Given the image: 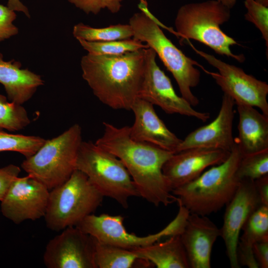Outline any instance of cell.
<instances>
[{
	"instance_id": "9c48e42d",
	"label": "cell",
	"mask_w": 268,
	"mask_h": 268,
	"mask_svg": "<svg viewBox=\"0 0 268 268\" xmlns=\"http://www.w3.org/2000/svg\"><path fill=\"white\" fill-rule=\"evenodd\" d=\"M189 215L188 210L180 206L176 217L165 227L156 233L142 237L127 231L124 225V217L121 215L92 213L76 226L100 242L134 250L151 245L164 237L180 235Z\"/></svg>"
},
{
	"instance_id": "6da1fadb",
	"label": "cell",
	"mask_w": 268,
	"mask_h": 268,
	"mask_svg": "<svg viewBox=\"0 0 268 268\" xmlns=\"http://www.w3.org/2000/svg\"><path fill=\"white\" fill-rule=\"evenodd\" d=\"M103 135L95 143L121 160L130 173L140 197L155 206H167L177 197L167 183L162 168L174 153L132 138L129 127L103 123Z\"/></svg>"
},
{
	"instance_id": "d6986e66",
	"label": "cell",
	"mask_w": 268,
	"mask_h": 268,
	"mask_svg": "<svg viewBox=\"0 0 268 268\" xmlns=\"http://www.w3.org/2000/svg\"><path fill=\"white\" fill-rule=\"evenodd\" d=\"M237 108L238 136L235 142L242 155L268 149V117L251 106L239 105Z\"/></svg>"
},
{
	"instance_id": "4fadbf2b",
	"label": "cell",
	"mask_w": 268,
	"mask_h": 268,
	"mask_svg": "<svg viewBox=\"0 0 268 268\" xmlns=\"http://www.w3.org/2000/svg\"><path fill=\"white\" fill-rule=\"evenodd\" d=\"M50 190L42 183L28 175L18 177L10 185L0 201L2 215L18 224L27 220L44 217Z\"/></svg>"
},
{
	"instance_id": "277c9868",
	"label": "cell",
	"mask_w": 268,
	"mask_h": 268,
	"mask_svg": "<svg viewBox=\"0 0 268 268\" xmlns=\"http://www.w3.org/2000/svg\"><path fill=\"white\" fill-rule=\"evenodd\" d=\"M241 157L235 144L225 161L173 190L177 201L190 213L207 216L220 210L231 200L240 184L236 171Z\"/></svg>"
},
{
	"instance_id": "5bb4252c",
	"label": "cell",
	"mask_w": 268,
	"mask_h": 268,
	"mask_svg": "<svg viewBox=\"0 0 268 268\" xmlns=\"http://www.w3.org/2000/svg\"><path fill=\"white\" fill-rule=\"evenodd\" d=\"M261 205L254 180L244 179L230 201L226 205L223 223L220 228L226 253L232 268H240L237 247L243 226L254 211Z\"/></svg>"
},
{
	"instance_id": "7402d4cb",
	"label": "cell",
	"mask_w": 268,
	"mask_h": 268,
	"mask_svg": "<svg viewBox=\"0 0 268 268\" xmlns=\"http://www.w3.org/2000/svg\"><path fill=\"white\" fill-rule=\"evenodd\" d=\"M239 237L237 256L240 265L249 268H258L259 265L253 252V245L268 237V206L260 205L243 226Z\"/></svg>"
},
{
	"instance_id": "8fae6325",
	"label": "cell",
	"mask_w": 268,
	"mask_h": 268,
	"mask_svg": "<svg viewBox=\"0 0 268 268\" xmlns=\"http://www.w3.org/2000/svg\"><path fill=\"white\" fill-rule=\"evenodd\" d=\"M156 57L152 49H145V67L137 98L160 107L167 114H178L206 121L209 113L195 110L186 100L177 95L170 79L157 64Z\"/></svg>"
},
{
	"instance_id": "d590c367",
	"label": "cell",
	"mask_w": 268,
	"mask_h": 268,
	"mask_svg": "<svg viewBox=\"0 0 268 268\" xmlns=\"http://www.w3.org/2000/svg\"><path fill=\"white\" fill-rule=\"evenodd\" d=\"M221 3H222L225 6L231 9L232 8L235 4L236 2V0H216Z\"/></svg>"
},
{
	"instance_id": "e0dca14e",
	"label": "cell",
	"mask_w": 268,
	"mask_h": 268,
	"mask_svg": "<svg viewBox=\"0 0 268 268\" xmlns=\"http://www.w3.org/2000/svg\"><path fill=\"white\" fill-rule=\"evenodd\" d=\"M220 234V228L207 216L189 214L180 237L191 268H211L212 247Z\"/></svg>"
},
{
	"instance_id": "30bf717a",
	"label": "cell",
	"mask_w": 268,
	"mask_h": 268,
	"mask_svg": "<svg viewBox=\"0 0 268 268\" xmlns=\"http://www.w3.org/2000/svg\"><path fill=\"white\" fill-rule=\"evenodd\" d=\"M192 47L198 54L218 70V72H205L212 76L224 94L232 98L236 105L258 107L268 117V84L266 82L247 74L239 67Z\"/></svg>"
},
{
	"instance_id": "7a4b0ae2",
	"label": "cell",
	"mask_w": 268,
	"mask_h": 268,
	"mask_svg": "<svg viewBox=\"0 0 268 268\" xmlns=\"http://www.w3.org/2000/svg\"><path fill=\"white\" fill-rule=\"evenodd\" d=\"M145 49L119 55L88 53L82 57V77L102 103L115 110L131 109L144 74Z\"/></svg>"
},
{
	"instance_id": "ffe728a7",
	"label": "cell",
	"mask_w": 268,
	"mask_h": 268,
	"mask_svg": "<svg viewBox=\"0 0 268 268\" xmlns=\"http://www.w3.org/2000/svg\"><path fill=\"white\" fill-rule=\"evenodd\" d=\"M19 62L5 61L0 53V83L11 102L22 105L42 85L41 77L27 69H21Z\"/></svg>"
},
{
	"instance_id": "f1b7e54d",
	"label": "cell",
	"mask_w": 268,
	"mask_h": 268,
	"mask_svg": "<svg viewBox=\"0 0 268 268\" xmlns=\"http://www.w3.org/2000/svg\"><path fill=\"white\" fill-rule=\"evenodd\" d=\"M244 5L247 11L245 14L246 20L253 23L261 32L268 48V8L255 0H245Z\"/></svg>"
},
{
	"instance_id": "d6a6232c",
	"label": "cell",
	"mask_w": 268,
	"mask_h": 268,
	"mask_svg": "<svg viewBox=\"0 0 268 268\" xmlns=\"http://www.w3.org/2000/svg\"><path fill=\"white\" fill-rule=\"evenodd\" d=\"M253 252L259 268H268V237L256 242L253 247Z\"/></svg>"
},
{
	"instance_id": "603a6c76",
	"label": "cell",
	"mask_w": 268,
	"mask_h": 268,
	"mask_svg": "<svg viewBox=\"0 0 268 268\" xmlns=\"http://www.w3.org/2000/svg\"><path fill=\"white\" fill-rule=\"evenodd\" d=\"M93 239L96 268H131L138 266V262L143 261L138 257L134 250L105 243L94 238Z\"/></svg>"
},
{
	"instance_id": "ba28073f",
	"label": "cell",
	"mask_w": 268,
	"mask_h": 268,
	"mask_svg": "<svg viewBox=\"0 0 268 268\" xmlns=\"http://www.w3.org/2000/svg\"><path fill=\"white\" fill-rule=\"evenodd\" d=\"M81 128L75 124L59 136L46 139L32 155L22 162V169L49 190L69 179L76 170L82 142Z\"/></svg>"
},
{
	"instance_id": "74e56055",
	"label": "cell",
	"mask_w": 268,
	"mask_h": 268,
	"mask_svg": "<svg viewBox=\"0 0 268 268\" xmlns=\"http://www.w3.org/2000/svg\"><path fill=\"white\" fill-rule=\"evenodd\" d=\"M140 3L147 6V2L146 0H139Z\"/></svg>"
},
{
	"instance_id": "9a60e30c",
	"label": "cell",
	"mask_w": 268,
	"mask_h": 268,
	"mask_svg": "<svg viewBox=\"0 0 268 268\" xmlns=\"http://www.w3.org/2000/svg\"><path fill=\"white\" fill-rule=\"evenodd\" d=\"M230 153L215 148L183 150L172 154L164 164L162 172L173 190L194 180L207 167L223 162Z\"/></svg>"
},
{
	"instance_id": "ac0fdd59",
	"label": "cell",
	"mask_w": 268,
	"mask_h": 268,
	"mask_svg": "<svg viewBox=\"0 0 268 268\" xmlns=\"http://www.w3.org/2000/svg\"><path fill=\"white\" fill-rule=\"evenodd\" d=\"M131 110L134 115V123L129 127L132 138L175 153L182 139L168 129L156 113L152 104L137 98Z\"/></svg>"
},
{
	"instance_id": "8992f818",
	"label": "cell",
	"mask_w": 268,
	"mask_h": 268,
	"mask_svg": "<svg viewBox=\"0 0 268 268\" xmlns=\"http://www.w3.org/2000/svg\"><path fill=\"white\" fill-rule=\"evenodd\" d=\"M103 198L87 177L75 170L65 182L50 190L44 216L47 227L59 232L76 226L97 209Z\"/></svg>"
},
{
	"instance_id": "7c38bea8",
	"label": "cell",
	"mask_w": 268,
	"mask_h": 268,
	"mask_svg": "<svg viewBox=\"0 0 268 268\" xmlns=\"http://www.w3.org/2000/svg\"><path fill=\"white\" fill-rule=\"evenodd\" d=\"M94 253L93 238L71 226L48 242L43 262L48 268H96Z\"/></svg>"
},
{
	"instance_id": "4dcf8cb0",
	"label": "cell",
	"mask_w": 268,
	"mask_h": 268,
	"mask_svg": "<svg viewBox=\"0 0 268 268\" xmlns=\"http://www.w3.org/2000/svg\"><path fill=\"white\" fill-rule=\"evenodd\" d=\"M16 17L14 11L0 4V42L18 34V28L13 24Z\"/></svg>"
},
{
	"instance_id": "52a82bcc",
	"label": "cell",
	"mask_w": 268,
	"mask_h": 268,
	"mask_svg": "<svg viewBox=\"0 0 268 268\" xmlns=\"http://www.w3.org/2000/svg\"><path fill=\"white\" fill-rule=\"evenodd\" d=\"M76 168L87 177L104 197L115 200L125 208L128 207L129 199L140 197L121 160L95 143L82 141Z\"/></svg>"
},
{
	"instance_id": "484cf974",
	"label": "cell",
	"mask_w": 268,
	"mask_h": 268,
	"mask_svg": "<svg viewBox=\"0 0 268 268\" xmlns=\"http://www.w3.org/2000/svg\"><path fill=\"white\" fill-rule=\"evenodd\" d=\"M45 140L38 136L11 134L0 131V152H16L27 158L33 155Z\"/></svg>"
},
{
	"instance_id": "1f68e13d",
	"label": "cell",
	"mask_w": 268,
	"mask_h": 268,
	"mask_svg": "<svg viewBox=\"0 0 268 268\" xmlns=\"http://www.w3.org/2000/svg\"><path fill=\"white\" fill-rule=\"evenodd\" d=\"M20 172L19 166L12 164L0 168V201L13 181L19 177Z\"/></svg>"
},
{
	"instance_id": "e575fe53",
	"label": "cell",
	"mask_w": 268,
	"mask_h": 268,
	"mask_svg": "<svg viewBox=\"0 0 268 268\" xmlns=\"http://www.w3.org/2000/svg\"><path fill=\"white\" fill-rule=\"evenodd\" d=\"M7 6L14 11L22 12L28 18L30 17L27 7L20 0H8Z\"/></svg>"
},
{
	"instance_id": "d4e9b609",
	"label": "cell",
	"mask_w": 268,
	"mask_h": 268,
	"mask_svg": "<svg viewBox=\"0 0 268 268\" xmlns=\"http://www.w3.org/2000/svg\"><path fill=\"white\" fill-rule=\"evenodd\" d=\"M77 40L88 54L92 55H119L149 48L147 44L134 38L105 42Z\"/></svg>"
},
{
	"instance_id": "5b68a950",
	"label": "cell",
	"mask_w": 268,
	"mask_h": 268,
	"mask_svg": "<svg viewBox=\"0 0 268 268\" xmlns=\"http://www.w3.org/2000/svg\"><path fill=\"white\" fill-rule=\"evenodd\" d=\"M230 9L216 0L184 4L178 9L175 20L177 37L181 42L195 40L217 54L242 63L245 56L233 54L230 49L237 42L220 28L230 19Z\"/></svg>"
},
{
	"instance_id": "2e32d148",
	"label": "cell",
	"mask_w": 268,
	"mask_h": 268,
	"mask_svg": "<svg viewBox=\"0 0 268 268\" xmlns=\"http://www.w3.org/2000/svg\"><path fill=\"white\" fill-rule=\"evenodd\" d=\"M235 105L232 98L223 94L216 118L190 133L182 140L175 153L194 148H215L231 152L235 145L232 134Z\"/></svg>"
},
{
	"instance_id": "4316f807",
	"label": "cell",
	"mask_w": 268,
	"mask_h": 268,
	"mask_svg": "<svg viewBox=\"0 0 268 268\" xmlns=\"http://www.w3.org/2000/svg\"><path fill=\"white\" fill-rule=\"evenodd\" d=\"M30 123L26 110L12 102H8L5 96L0 94V131H18Z\"/></svg>"
},
{
	"instance_id": "44dd1931",
	"label": "cell",
	"mask_w": 268,
	"mask_h": 268,
	"mask_svg": "<svg viewBox=\"0 0 268 268\" xmlns=\"http://www.w3.org/2000/svg\"><path fill=\"white\" fill-rule=\"evenodd\" d=\"M134 250L140 259L157 268H190L180 235Z\"/></svg>"
},
{
	"instance_id": "8d00e7d4",
	"label": "cell",
	"mask_w": 268,
	"mask_h": 268,
	"mask_svg": "<svg viewBox=\"0 0 268 268\" xmlns=\"http://www.w3.org/2000/svg\"><path fill=\"white\" fill-rule=\"evenodd\" d=\"M257 2L262 4V5L268 6V0H255Z\"/></svg>"
},
{
	"instance_id": "f546056e",
	"label": "cell",
	"mask_w": 268,
	"mask_h": 268,
	"mask_svg": "<svg viewBox=\"0 0 268 268\" xmlns=\"http://www.w3.org/2000/svg\"><path fill=\"white\" fill-rule=\"evenodd\" d=\"M76 7L87 14H97L103 9L106 8L112 13L118 12L122 7L123 0H68Z\"/></svg>"
},
{
	"instance_id": "cb8c5ba5",
	"label": "cell",
	"mask_w": 268,
	"mask_h": 268,
	"mask_svg": "<svg viewBox=\"0 0 268 268\" xmlns=\"http://www.w3.org/2000/svg\"><path fill=\"white\" fill-rule=\"evenodd\" d=\"M72 34L77 40L93 42L123 40L133 37V31L129 24H117L103 28H94L79 23L73 26Z\"/></svg>"
},
{
	"instance_id": "83f0119b",
	"label": "cell",
	"mask_w": 268,
	"mask_h": 268,
	"mask_svg": "<svg viewBox=\"0 0 268 268\" xmlns=\"http://www.w3.org/2000/svg\"><path fill=\"white\" fill-rule=\"evenodd\" d=\"M268 175V149L248 154L242 155L236 171L241 180H252Z\"/></svg>"
},
{
	"instance_id": "3957f363",
	"label": "cell",
	"mask_w": 268,
	"mask_h": 268,
	"mask_svg": "<svg viewBox=\"0 0 268 268\" xmlns=\"http://www.w3.org/2000/svg\"><path fill=\"white\" fill-rule=\"evenodd\" d=\"M141 12L134 14L129 19L133 31V38L145 42L158 55L166 68L172 73L178 85L181 96L193 107L199 100L192 92L200 81V66L196 61L186 56L164 34L160 26L169 30L153 15L146 6L138 4Z\"/></svg>"
},
{
	"instance_id": "836d02e7",
	"label": "cell",
	"mask_w": 268,
	"mask_h": 268,
	"mask_svg": "<svg viewBox=\"0 0 268 268\" xmlns=\"http://www.w3.org/2000/svg\"><path fill=\"white\" fill-rule=\"evenodd\" d=\"M260 204L268 206V175L254 180Z\"/></svg>"
}]
</instances>
